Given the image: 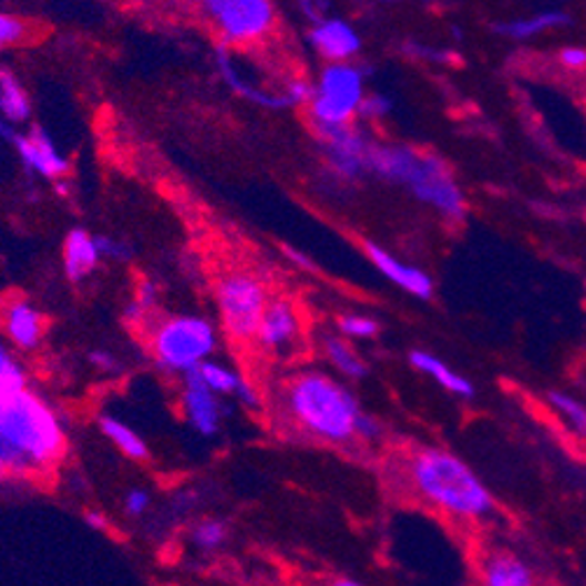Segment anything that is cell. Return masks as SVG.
<instances>
[{
	"instance_id": "29",
	"label": "cell",
	"mask_w": 586,
	"mask_h": 586,
	"mask_svg": "<svg viewBox=\"0 0 586 586\" xmlns=\"http://www.w3.org/2000/svg\"><path fill=\"white\" fill-rule=\"evenodd\" d=\"M0 472H6L10 480H29V476L40 474L29 455L6 440H0Z\"/></svg>"
},
{
	"instance_id": "22",
	"label": "cell",
	"mask_w": 586,
	"mask_h": 586,
	"mask_svg": "<svg viewBox=\"0 0 586 586\" xmlns=\"http://www.w3.org/2000/svg\"><path fill=\"white\" fill-rule=\"evenodd\" d=\"M0 115L12 126L24 124L31 117V96L10 69H0Z\"/></svg>"
},
{
	"instance_id": "42",
	"label": "cell",
	"mask_w": 586,
	"mask_h": 586,
	"mask_svg": "<svg viewBox=\"0 0 586 586\" xmlns=\"http://www.w3.org/2000/svg\"><path fill=\"white\" fill-rule=\"evenodd\" d=\"M328 586H367L358 579H351V577H339V579H332Z\"/></svg>"
},
{
	"instance_id": "21",
	"label": "cell",
	"mask_w": 586,
	"mask_h": 586,
	"mask_svg": "<svg viewBox=\"0 0 586 586\" xmlns=\"http://www.w3.org/2000/svg\"><path fill=\"white\" fill-rule=\"evenodd\" d=\"M322 353L328 362L337 369V372L346 379H364L369 374L367 360L356 351L353 341L343 339L339 335H328L322 339Z\"/></svg>"
},
{
	"instance_id": "19",
	"label": "cell",
	"mask_w": 586,
	"mask_h": 586,
	"mask_svg": "<svg viewBox=\"0 0 586 586\" xmlns=\"http://www.w3.org/2000/svg\"><path fill=\"white\" fill-rule=\"evenodd\" d=\"M573 24V17L566 10H539L528 17H516V19H503L493 21L491 31L507 40H533L547 31L566 29Z\"/></svg>"
},
{
	"instance_id": "8",
	"label": "cell",
	"mask_w": 586,
	"mask_h": 586,
	"mask_svg": "<svg viewBox=\"0 0 586 586\" xmlns=\"http://www.w3.org/2000/svg\"><path fill=\"white\" fill-rule=\"evenodd\" d=\"M202 10L225 48L265 40L276 24V8L269 0H206Z\"/></svg>"
},
{
	"instance_id": "38",
	"label": "cell",
	"mask_w": 586,
	"mask_h": 586,
	"mask_svg": "<svg viewBox=\"0 0 586 586\" xmlns=\"http://www.w3.org/2000/svg\"><path fill=\"white\" fill-rule=\"evenodd\" d=\"M404 50H407V54H411V56H417V59H428V61H438V63H444V61L451 59L449 52H444V50H435V48H425V45H421V42H411V45H407Z\"/></svg>"
},
{
	"instance_id": "17",
	"label": "cell",
	"mask_w": 586,
	"mask_h": 586,
	"mask_svg": "<svg viewBox=\"0 0 586 586\" xmlns=\"http://www.w3.org/2000/svg\"><path fill=\"white\" fill-rule=\"evenodd\" d=\"M181 409L183 417L194 432H199L202 438L218 435L223 423V402L220 398L210 393V390L194 379L192 374L183 379V393H181Z\"/></svg>"
},
{
	"instance_id": "16",
	"label": "cell",
	"mask_w": 586,
	"mask_h": 586,
	"mask_svg": "<svg viewBox=\"0 0 586 586\" xmlns=\"http://www.w3.org/2000/svg\"><path fill=\"white\" fill-rule=\"evenodd\" d=\"M480 586H539V579L531 563L505 547H493L476 566Z\"/></svg>"
},
{
	"instance_id": "39",
	"label": "cell",
	"mask_w": 586,
	"mask_h": 586,
	"mask_svg": "<svg viewBox=\"0 0 586 586\" xmlns=\"http://www.w3.org/2000/svg\"><path fill=\"white\" fill-rule=\"evenodd\" d=\"M84 521H86V526L94 528V531H105V528H107V518H105V514H101V512L90 510V512L84 514Z\"/></svg>"
},
{
	"instance_id": "11",
	"label": "cell",
	"mask_w": 586,
	"mask_h": 586,
	"mask_svg": "<svg viewBox=\"0 0 586 586\" xmlns=\"http://www.w3.org/2000/svg\"><path fill=\"white\" fill-rule=\"evenodd\" d=\"M0 328L17 351L31 353L45 339V313L29 297H8L0 307Z\"/></svg>"
},
{
	"instance_id": "3",
	"label": "cell",
	"mask_w": 586,
	"mask_h": 586,
	"mask_svg": "<svg viewBox=\"0 0 586 586\" xmlns=\"http://www.w3.org/2000/svg\"><path fill=\"white\" fill-rule=\"evenodd\" d=\"M0 440L27 453L40 474L69 451L66 423L29 385H0Z\"/></svg>"
},
{
	"instance_id": "4",
	"label": "cell",
	"mask_w": 586,
	"mask_h": 586,
	"mask_svg": "<svg viewBox=\"0 0 586 586\" xmlns=\"http://www.w3.org/2000/svg\"><path fill=\"white\" fill-rule=\"evenodd\" d=\"M150 351L168 374L189 377L218 351V330L206 316L176 313L150 330Z\"/></svg>"
},
{
	"instance_id": "15",
	"label": "cell",
	"mask_w": 586,
	"mask_h": 586,
	"mask_svg": "<svg viewBox=\"0 0 586 586\" xmlns=\"http://www.w3.org/2000/svg\"><path fill=\"white\" fill-rule=\"evenodd\" d=\"M301 335V320L295 304L286 297H271L255 341L269 353H288Z\"/></svg>"
},
{
	"instance_id": "41",
	"label": "cell",
	"mask_w": 586,
	"mask_h": 586,
	"mask_svg": "<svg viewBox=\"0 0 586 586\" xmlns=\"http://www.w3.org/2000/svg\"><path fill=\"white\" fill-rule=\"evenodd\" d=\"M286 255L292 259V263L295 265H299L301 269H309L311 267V263H309V259L307 257H304L301 253H297V250H292V248H286Z\"/></svg>"
},
{
	"instance_id": "36",
	"label": "cell",
	"mask_w": 586,
	"mask_h": 586,
	"mask_svg": "<svg viewBox=\"0 0 586 586\" xmlns=\"http://www.w3.org/2000/svg\"><path fill=\"white\" fill-rule=\"evenodd\" d=\"M381 435H383L381 421L364 411V414L358 421V440H362V442H379Z\"/></svg>"
},
{
	"instance_id": "32",
	"label": "cell",
	"mask_w": 586,
	"mask_h": 586,
	"mask_svg": "<svg viewBox=\"0 0 586 586\" xmlns=\"http://www.w3.org/2000/svg\"><path fill=\"white\" fill-rule=\"evenodd\" d=\"M27 33H29L27 24L17 14L0 12V54L19 45V42L27 38Z\"/></svg>"
},
{
	"instance_id": "37",
	"label": "cell",
	"mask_w": 586,
	"mask_h": 586,
	"mask_svg": "<svg viewBox=\"0 0 586 586\" xmlns=\"http://www.w3.org/2000/svg\"><path fill=\"white\" fill-rule=\"evenodd\" d=\"M90 362L99 369V372H103V374H117V372H122L120 360L111 351H92L90 353Z\"/></svg>"
},
{
	"instance_id": "34",
	"label": "cell",
	"mask_w": 586,
	"mask_h": 586,
	"mask_svg": "<svg viewBox=\"0 0 586 586\" xmlns=\"http://www.w3.org/2000/svg\"><path fill=\"white\" fill-rule=\"evenodd\" d=\"M558 66L568 73H584L586 71V48L584 45H566L561 48L558 54Z\"/></svg>"
},
{
	"instance_id": "27",
	"label": "cell",
	"mask_w": 586,
	"mask_h": 586,
	"mask_svg": "<svg viewBox=\"0 0 586 586\" xmlns=\"http://www.w3.org/2000/svg\"><path fill=\"white\" fill-rule=\"evenodd\" d=\"M381 325L367 313H343L337 318V335L349 341H369L379 337Z\"/></svg>"
},
{
	"instance_id": "10",
	"label": "cell",
	"mask_w": 586,
	"mask_h": 586,
	"mask_svg": "<svg viewBox=\"0 0 586 586\" xmlns=\"http://www.w3.org/2000/svg\"><path fill=\"white\" fill-rule=\"evenodd\" d=\"M215 63H218L220 78L227 82L229 90L238 94L241 99L265 107V111H286V107H297V105H309L311 94H313V84L307 80H290L284 92H269L265 86H259L244 78L241 69L234 63V56L229 48L220 45L218 52H215Z\"/></svg>"
},
{
	"instance_id": "5",
	"label": "cell",
	"mask_w": 586,
	"mask_h": 586,
	"mask_svg": "<svg viewBox=\"0 0 586 586\" xmlns=\"http://www.w3.org/2000/svg\"><path fill=\"white\" fill-rule=\"evenodd\" d=\"M367 96V73L356 63H328L313 82L309 117L313 126L353 124Z\"/></svg>"
},
{
	"instance_id": "18",
	"label": "cell",
	"mask_w": 586,
	"mask_h": 586,
	"mask_svg": "<svg viewBox=\"0 0 586 586\" xmlns=\"http://www.w3.org/2000/svg\"><path fill=\"white\" fill-rule=\"evenodd\" d=\"M409 364L414 367L419 374L428 377L430 381H435L442 390H446V393L453 398L472 400L476 395L474 383L465 374L455 372L449 362H444L440 356H435L432 351L411 349L409 351Z\"/></svg>"
},
{
	"instance_id": "30",
	"label": "cell",
	"mask_w": 586,
	"mask_h": 586,
	"mask_svg": "<svg viewBox=\"0 0 586 586\" xmlns=\"http://www.w3.org/2000/svg\"><path fill=\"white\" fill-rule=\"evenodd\" d=\"M0 385H29L24 364L8 349L3 339H0Z\"/></svg>"
},
{
	"instance_id": "43",
	"label": "cell",
	"mask_w": 586,
	"mask_h": 586,
	"mask_svg": "<svg viewBox=\"0 0 586 586\" xmlns=\"http://www.w3.org/2000/svg\"><path fill=\"white\" fill-rule=\"evenodd\" d=\"M10 482H12V480H10V476H8L6 472H0V493H3V491H6V486H8Z\"/></svg>"
},
{
	"instance_id": "40",
	"label": "cell",
	"mask_w": 586,
	"mask_h": 586,
	"mask_svg": "<svg viewBox=\"0 0 586 586\" xmlns=\"http://www.w3.org/2000/svg\"><path fill=\"white\" fill-rule=\"evenodd\" d=\"M0 138H3V141H10V143L17 138L14 126H12L3 115H0Z\"/></svg>"
},
{
	"instance_id": "33",
	"label": "cell",
	"mask_w": 586,
	"mask_h": 586,
	"mask_svg": "<svg viewBox=\"0 0 586 586\" xmlns=\"http://www.w3.org/2000/svg\"><path fill=\"white\" fill-rule=\"evenodd\" d=\"M96 244H99V253L101 259H107V263H128V259L134 257V248L124 238H115V236H96Z\"/></svg>"
},
{
	"instance_id": "35",
	"label": "cell",
	"mask_w": 586,
	"mask_h": 586,
	"mask_svg": "<svg viewBox=\"0 0 586 586\" xmlns=\"http://www.w3.org/2000/svg\"><path fill=\"white\" fill-rule=\"evenodd\" d=\"M152 505V495L145 489H132L124 495V512L134 518H141Z\"/></svg>"
},
{
	"instance_id": "12",
	"label": "cell",
	"mask_w": 586,
	"mask_h": 586,
	"mask_svg": "<svg viewBox=\"0 0 586 586\" xmlns=\"http://www.w3.org/2000/svg\"><path fill=\"white\" fill-rule=\"evenodd\" d=\"M364 255L388 284L404 290L409 297H417L423 301L432 299L435 280H432V276L425 269L404 263V259H400L395 253H390L388 248L374 241H364Z\"/></svg>"
},
{
	"instance_id": "23",
	"label": "cell",
	"mask_w": 586,
	"mask_h": 586,
	"mask_svg": "<svg viewBox=\"0 0 586 586\" xmlns=\"http://www.w3.org/2000/svg\"><path fill=\"white\" fill-rule=\"evenodd\" d=\"M192 377L202 381L210 393H215L218 398H238L241 393V388L246 385V379L236 372L234 367L218 362V360H208L204 362L197 372H192Z\"/></svg>"
},
{
	"instance_id": "31",
	"label": "cell",
	"mask_w": 586,
	"mask_h": 586,
	"mask_svg": "<svg viewBox=\"0 0 586 586\" xmlns=\"http://www.w3.org/2000/svg\"><path fill=\"white\" fill-rule=\"evenodd\" d=\"M393 111H395V103H393V99H390L388 94L367 92V96H364V101L360 105L358 117L362 122H381V120H385Z\"/></svg>"
},
{
	"instance_id": "14",
	"label": "cell",
	"mask_w": 586,
	"mask_h": 586,
	"mask_svg": "<svg viewBox=\"0 0 586 586\" xmlns=\"http://www.w3.org/2000/svg\"><path fill=\"white\" fill-rule=\"evenodd\" d=\"M309 45L328 63H353L362 50V38L351 21L322 17L309 29Z\"/></svg>"
},
{
	"instance_id": "28",
	"label": "cell",
	"mask_w": 586,
	"mask_h": 586,
	"mask_svg": "<svg viewBox=\"0 0 586 586\" xmlns=\"http://www.w3.org/2000/svg\"><path fill=\"white\" fill-rule=\"evenodd\" d=\"M189 537L199 549L213 552V549L223 547L227 542L229 526L220 518H202V521H197V524H194Z\"/></svg>"
},
{
	"instance_id": "6",
	"label": "cell",
	"mask_w": 586,
	"mask_h": 586,
	"mask_svg": "<svg viewBox=\"0 0 586 586\" xmlns=\"http://www.w3.org/2000/svg\"><path fill=\"white\" fill-rule=\"evenodd\" d=\"M402 187L419 204L440 213L451 223H461L467 215V197L455 178L453 168L438 155V152L417 150L411 160Z\"/></svg>"
},
{
	"instance_id": "2",
	"label": "cell",
	"mask_w": 586,
	"mask_h": 586,
	"mask_svg": "<svg viewBox=\"0 0 586 586\" xmlns=\"http://www.w3.org/2000/svg\"><path fill=\"white\" fill-rule=\"evenodd\" d=\"M284 407L290 421L328 444L358 440V421L364 414L351 388L325 372H301L286 385Z\"/></svg>"
},
{
	"instance_id": "7",
	"label": "cell",
	"mask_w": 586,
	"mask_h": 586,
	"mask_svg": "<svg viewBox=\"0 0 586 586\" xmlns=\"http://www.w3.org/2000/svg\"><path fill=\"white\" fill-rule=\"evenodd\" d=\"M269 299L267 286L257 276L246 271L223 276L215 286V304L225 335L236 343L255 341Z\"/></svg>"
},
{
	"instance_id": "26",
	"label": "cell",
	"mask_w": 586,
	"mask_h": 586,
	"mask_svg": "<svg viewBox=\"0 0 586 586\" xmlns=\"http://www.w3.org/2000/svg\"><path fill=\"white\" fill-rule=\"evenodd\" d=\"M157 297H160V290H157L155 280L143 278L141 284H138V288H136V292H134V299L128 301L124 318L128 322H134V325L147 322L152 318V313H155V309H157Z\"/></svg>"
},
{
	"instance_id": "25",
	"label": "cell",
	"mask_w": 586,
	"mask_h": 586,
	"mask_svg": "<svg viewBox=\"0 0 586 586\" xmlns=\"http://www.w3.org/2000/svg\"><path fill=\"white\" fill-rule=\"evenodd\" d=\"M547 404L558 417V421L566 425L575 438L586 442V402L568 393V390L554 388L547 393Z\"/></svg>"
},
{
	"instance_id": "9",
	"label": "cell",
	"mask_w": 586,
	"mask_h": 586,
	"mask_svg": "<svg viewBox=\"0 0 586 586\" xmlns=\"http://www.w3.org/2000/svg\"><path fill=\"white\" fill-rule=\"evenodd\" d=\"M316 138L322 147L325 164H328L330 176L339 183H356L367 176L369 150L374 141L367 136L364 128L356 124L346 126H313Z\"/></svg>"
},
{
	"instance_id": "13",
	"label": "cell",
	"mask_w": 586,
	"mask_h": 586,
	"mask_svg": "<svg viewBox=\"0 0 586 586\" xmlns=\"http://www.w3.org/2000/svg\"><path fill=\"white\" fill-rule=\"evenodd\" d=\"M12 145L17 150L21 164H24V168L31 171L33 176L48 178V181H61L71 168L69 160L56 150V143L52 141V136L40 126L29 128L27 134H17Z\"/></svg>"
},
{
	"instance_id": "24",
	"label": "cell",
	"mask_w": 586,
	"mask_h": 586,
	"mask_svg": "<svg viewBox=\"0 0 586 586\" xmlns=\"http://www.w3.org/2000/svg\"><path fill=\"white\" fill-rule=\"evenodd\" d=\"M99 428H101L103 435L115 444V449H120L126 455V459L145 461L150 455L145 440L138 435L132 425H126L117 417H111V414L99 417Z\"/></svg>"
},
{
	"instance_id": "1",
	"label": "cell",
	"mask_w": 586,
	"mask_h": 586,
	"mask_svg": "<svg viewBox=\"0 0 586 586\" xmlns=\"http://www.w3.org/2000/svg\"><path fill=\"white\" fill-rule=\"evenodd\" d=\"M407 482L430 507L463 524H482L497 514V501L476 470L442 446H419L404 461Z\"/></svg>"
},
{
	"instance_id": "20",
	"label": "cell",
	"mask_w": 586,
	"mask_h": 586,
	"mask_svg": "<svg viewBox=\"0 0 586 586\" xmlns=\"http://www.w3.org/2000/svg\"><path fill=\"white\" fill-rule=\"evenodd\" d=\"M61 253H63V274H66V278L73 280V284L84 280L101 265L96 236L82 227L71 229L66 234Z\"/></svg>"
}]
</instances>
